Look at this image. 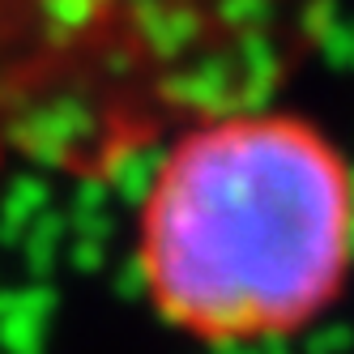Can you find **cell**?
Instances as JSON below:
<instances>
[{"instance_id":"1","label":"cell","mask_w":354,"mask_h":354,"mask_svg":"<svg viewBox=\"0 0 354 354\" xmlns=\"http://www.w3.org/2000/svg\"><path fill=\"white\" fill-rule=\"evenodd\" d=\"M133 273L154 320L201 350L295 342L354 282V162L277 98L188 120L133 218Z\"/></svg>"},{"instance_id":"2","label":"cell","mask_w":354,"mask_h":354,"mask_svg":"<svg viewBox=\"0 0 354 354\" xmlns=\"http://www.w3.org/2000/svg\"><path fill=\"white\" fill-rule=\"evenodd\" d=\"M333 0H0V171L98 180L277 98Z\"/></svg>"}]
</instances>
